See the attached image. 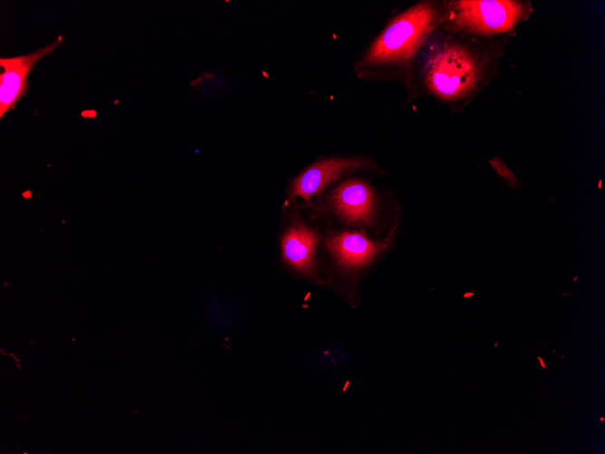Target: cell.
<instances>
[{
  "label": "cell",
  "mask_w": 605,
  "mask_h": 454,
  "mask_svg": "<svg viewBox=\"0 0 605 454\" xmlns=\"http://www.w3.org/2000/svg\"><path fill=\"white\" fill-rule=\"evenodd\" d=\"M318 237L305 226L290 228L282 241L284 260L294 268L311 274L314 269V251Z\"/></svg>",
  "instance_id": "ba28073f"
},
{
  "label": "cell",
  "mask_w": 605,
  "mask_h": 454,
  "mask_svg": "<svg viewBox=\"0 0 605 454\" xmlns=\"http://www.w3.org/2000/svg\"><path fill=\"white\" fill-rule=\"evenodd\" d=\"M367 164L361 159H328L312 164L293 182L289 200L301 197L309 201L331 181L344 172L362 168Z\"/></svg>",
  "instance_id": "5b68a950"
},
{
  "label": "cell",
  "mask_w": 605,
  "mask_h": 454,
  "mask_svg": "<svg viewBox=\"0 0 605 454\" xmlns=\"http://www.w3.org/2000/svg\"><path fill=\"white\" fill-rule=\"evenodd\" d=\"M60 35L53 43L34 53L0 59V117L15 107L28 89L27 77L34 65L53 53L62 42Z\"/></svg>",
  "instance_id": "277c9868"
},
{
  "label": "cell",
  "mask_w": 605,
  "mask_h": 454,
  "mask_svg": "<svg viewBox=\"0 0 605 454\" xmlns=\"http://www.w3.org/2000/svg\"><path fill=\"white\" fill-rule=\"evenodd\" d=\"M386 244L373 243L360 233H342L327 240L328 249L345 267L360 266L368 263Z\"/></svg>",
  "instance_id": "52a82bcc"
},
{
  "label": "cell",
  "mask_w": 605,
  "mask_h": 454,
  "mask_svg": "<svg viewBox=\"0 0 605 454\" xmlns=\"http://www.w3.org/2000/svg\"><path fill=\"white\" fill-rule=\"evenodd\" d=\"M538 359L540 360L541 365H542L543 368H545V365H544L543 360H542L540 357H539Z\"/></svg>",
  "instance_id": "30bf717a"
},
{
  "label": "cell",
  "mask_w": 605,
  "mask_h": 454,
  "mask_svg": "<svg viewBox=\"0 0 605 454\" xmlns=\"http://www.w3.org/2000/svg\"><path fill=\"white\" fill-rule=\"evenodd\" d=\"M423 77L433 95L456 101L475 90L481 77V66L467 47L443 40L430 47L423 63Z\"/></svg>",
  "instance_id": "7a4b0ae2"
},
{
  "label": "cell",
  "mask_w": 605,
  "mask_h": 454,
  "mask_svg": "<svg viewBox=\"0 0 605 454\" xmlns=\"http://www.w3.org/2000/svg\"><path fill=\"white\" fill-rule=\"evenodd\" d=\"M524 5L512 0H460L450 13L454 27L478 34L511 31L525 14Z\"/></svg>",
  "instance_id": "3957f363"
},
{
  "label": "cell",
  "mask_w": 605,
  "mask_h": 454,
  "mask_svg": "<svg viewBox=\"0 0 605 454\" xmlns=\"http://www.w3.org/2000/svg\"><path fill=\"white\" fill-rule=\"evenodd\" d=\"M489 164L495 172L500 176L510 187L516 188L519 181L510 169L499 157H494L489 160Z\"/></svg>",
  "instance_id": "9c48e42d"
},
{
  "label": "cell",
  "mask_w": 605,
  "mask_h": 454,
  "mask_svg": "<svg viewBox=\"0 0 605 454\" xmlns=\"http://www.w3.org/2000/svg\"><path fill=\"white\" fill-rule=\"evenodd\" d=\"M331 198L337 211L347 220L368 223L372 216L374 194L361 180L350 179L341 183L333 191Z\"/></svg>",
  "instance_id": "8992f818"
},
{
  "label": "cell",
  "mask_w": 605,
  "mask_h": 454,
  "mask_svg": "<svg viewBox=\"0 0 605 454\" xmlns=\"http://www.w3.org/2000/svg\"><path fill=\"white\" fill-rule=\"evenodd\" d=\"M442 14L432 2H420L395 16L370 43L360 70L380 72L404 66L416 55Z\"/></svg>",
  "instance_id": "6da1fadb"
}]
</instances>
